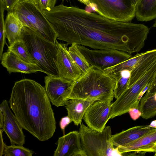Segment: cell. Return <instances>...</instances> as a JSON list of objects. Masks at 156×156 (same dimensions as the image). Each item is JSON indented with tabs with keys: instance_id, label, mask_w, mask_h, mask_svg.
Masks as SVG:
<instances>
[{
	"instance_id": "cell-21",
	"label": "cell",
	"mask_w": 156,
	"mask_h": 156,
	"mask_svg": "<svg viewBox=\"0 0 156 156\" xmlns=\"http://www.w3.org/2000/svg\"><path fill=\"white\" fill-rule=\"evenodd\" d=\"M139 109L141 116L147 119L156 115V92L151 94H144L141 98Z\"/></svg>"
},
{
	"instance_id": "cell-38",
	"label": "cell",
	"mask_w": 156,
	"mask_h": 156,
	"mask_svg": "<svg viewBox=\"0 0 156 156\" xmlns=\"http://www.w3.org/2000/svg\"><path fill=\"white\" fill-rule=\"evenodd\" d=\"M35 5H37V0H31Z\"/></svg>"
},
{
	"instance_id": "cell-33",
	"label": "cell",
	"mask_w": 156,
	"mask_h": 156,
	"mask_svg": "<svg viewBox=\"0 0 156 156\" xmlns=\"http://www.w3.org/2000/svg\"><path fill=\"white\" fill-rule=\"evenodd\" d=\"M4 122V117L2 111H0V129L3 128Z\"/></svg>"
},
{
	"instance_id": "cell-22",
	"label": "cell",
	"mask_w": 156,
	"mask_h": 156,
	"mask_svg": "<svg viewBox=\"0 0 156 156\" xmlns=\"http://www.w3.org/2000/svg\"><path fill=\"white\" fill-rule=\"evenodd\" d=\"M8 47V51L13 52L22 60L27 63L38 66L37 62L31 56L21 40L14 42Z\"/></svg>"
},
{
	"instance_id": "cell-27",
	"label": "cell",
	"mask_w": 156,
	"mask_h": 156,
	"mask_svg": "<svg viewBox=\"0 0 156 156\" xmlns=\"http://www.w3.org/2000/svg\"><path fill=\"white\" fill-rule=\"evenodd\" d=\"M57 0H37V5L42 11L50 10L55 6Z\"/></svg>"
},
{
	"instance_id": "cell-19",
	"label": "cell",
	"mask_w": 156,
	"mask_h": 156,
	"mask_svg": "<svg viewBox=\"0 0 156 156\" xmlns=\"http://www.w3.org/2000/svg\"><path fill=\"white\" fill-rule=\"evenodd\" d=\"M148 52L147 51L137 53L124 62L102 70L106 74L116 80L119 76L122 71L126 69L131 70L133 68L146 56Z\"/></svg>"
},
{
	"instance_id": "cell-34",
	"label": "cell",
	"mask_w": 156,
	"mask_h": 156,
	"mask_svg": "<svg viewBox=\"0 0 156 156\" xmlns=\"http://www.w3.org/2000/svg\"><path fill=\"white\" fill-rule=\"evenodd\" d=\"M79 2L82 3L86 5L87 6H88L90 3V0H78Z\"/></svg>"
},
{
	"instance_id": "cell-11",
	"label": "cell",
	"mask_w": 156,
	"mask_h": 156,
	"mask_svg": "<svg viewBox=\"0 0 156 156\" xmlns=\"http://www.w3.org/2000/svg\"><path fill=\"white\" fill-rule=\"evenodd\" d=\"M57 48V64L59 77L73 81L76 80L83 73L69 55L68 44L59 43L56 40Z\"/></svg>"
},
{
	"instance_id": "cell-16",
	"label": "cell",
	"mask_w": 156,
	"mask_h": 156,
	"mask_svg": "<svg viewBox=\"0 0 156 156\" xmlns=\"http://www.w3.org/2000/svg\"><path fill=\"white\" fill-rule=\"evenodd\" d=\"M1 64L9 73L17 72L30 74L37 72H42L37 65L25 62L9 51L3 54Z\"/></svg>"
},
{
	"instance_id": "cell-32",
	"label": "cell",
	"mask_w": 156,
	"mask_h": 156,
	"mask_svg": "<svg viewBox=\"0 0 156 156\" xmlns=\"http://www.w3.org/2000/svg\"><path fill=\"white\" fill-rule=\"evenodd\" d=\"M3 131L2 129H0V156L3 155V151L5 149V144L4 143L2 137V133Z\"/></svg>"
},
{
	"instance_id": "cell-26",
	"label": "cell",
	"mask_w": 156,
	"mask_h": 156,
	"mask_svg": "<svg viewBox=\"0 0 156 156\" xmlns=\"http://www.w3.org/2000/svg\"><path fill=\"white\" fill-rule=\"evenodd\" d=\"M4 11L5 9H3L0 10V60H1L2 58L5 44H6L7 45L5 41L6 36L5 27V20L4 16Z\"/></svg>"
},
{
	"instance_id": "cell-2",
	"label": "cell",
	"mask_w": 156,
	"mask_h": 156,
	"mask_svg": "<svg viewBox=\"0 0 156 156\" xmlns=\"http://www.w3.org/2000/svg\"><path fill=\"white\" fill-rule=\"evenodd\" d=\"M9 102L23 129L41 141L53 136L56 129L54 113L41 84L29 79L16 82Z\"/></svg>"
},
{
	"instance_id": "cell-41",
	"label": "cell",
	"mask_w": 156,
	"mask_h": 156,
	"mask_svg": "<svg viewBox=\"0 0 156 156\" xmlns=\"http://www.w3.org/2000/svg\"><path fill=\"white\" fill-rule=\"evenodd\" d=\"M65 0H62V1L63 2Z\"/></svg>"
},
{
	"instance_id": "cell-30",
	"label": "cell",
	"mask_w": 156,
	"mask_h": 156,
	"mask_svg": "<svg viewBox=\"0 0 156 156\" xmlns=\"http://www.w3.org/2000/svg\"><path fill=\"white\" fill-rule=\"evenodd\" d=\"M128 112L132 119L135 120L141 116V112L139 108L134 107L131 108Z\"/></svg>"
},
{
	"instance_id": "cell-13",
	"label": "cell",
	"mask_w": 156,
	"mask_h": 156,
	"mask_svg": "<svg viewBox=\"0 0 156 156\" xmlns=\"http://www.w3.org/2000/svg\"><path fill=\"white\" fill-rule=\"evenodd\" d=\"M54 156H87L82 149L79 131H71L58 138Z\"/></svg>"
},
{
	"instance_id": "cell-23",
	"label": "cell",
	"mask_w": 156,
	"mask_h": 156,
	"mask_svg": "<svg viewBox=\"0 0 156 156\" xmlns=\"http://www.w3.org/2000/svg\"><path fill=\"white\" fill-rule=\"evenodd\" d=\"M68 51L75 63L83 73L86 72L89 69L90 65L78 48L77 44H72L69 47Z\"/></svg>"
},
{
	"instance_id": "cell-7",
	"label": "cell",
	"mask_w": 156,
	"mask_h": 156,
	"mask_svg": "<svg viewBox=\"0 0 156 156\" xmlns=\"http://www.w3.org/2000/svg\"><path fill=\"white\" fill-rule=\"evenodd\" d=\"M92 11L110 19L130 23L135 16L136 5L133 0H90Z\"/></svg>"
},
{
	"instance_id": "cell-28",
	"label": "cell",
	"mask_w": 156,
	"mask_h": 156,
	"mask_svg": "<svg viewBox=\"0 0 156 156\" xmlns=\"http://www.w3.org/2000/svg\"><path fill=\"white\" fill-rule=\"evenodd\" d=\"M4 3L5 10L7 12H12L14 7L20 0H1Z\"/></svg>"
},
{
	"instance_id": "cell-9",
	"label": "cell",
	"mask_w": 156,
	"mask_h": 156,
	"mask_svg": "<svg viewBox=\"0 0 156 156\" xmlns=\"http://www.w3.org/2000/svg\"><path fill=\"white\" fill-rule=\"evenodd\" d=\"M74 81L64 78L48 75L44 77V88L53 105L64 106L69 100Z\"/></svg>"
},
{
	"instance_id": "cell-4",
	"label": "cell",
	"mask_w": 156,
	"mask_h": 156,
	"mask_svg": "<svg viewBox=\"0 0 156 156\" xmlns=\"http://www.w3.org/2000/svg\"><path fill=\"white\" fill-rule=\"evenodd\" d=\"M21 40L42 72L48 76L59 77L55 43L44 39L32 29L25 26L22 29Z\"/></svg>"
},
{
	"instance_id": "cell-3",
	"label": "cell",
	"mask_w": 156,
	"mask_h": 156,
	"mask_svg": "<svg viewBox=\"0 0 156 156\" xmlns=\"http://www.w3.org/2000/svg\"><path fill=\"white\" fill-rule=\"evenodd\" d=\"M116 82L114 78L98 68L90 66L74 82L69 99L112 101Z\"/></svg>"
},
{
	"instance_id": "cell-14",
	"label": "cell",
	"mask_w": 156,
	"mask_h": 156,
	"mask_svg": "<svg viewBox=\"0 0 156 156\" xmlns=\"http://www.w3.org/2000/svg\"><path fill=\"white\" fill-rule=\"evenodd\" d=\"M156 144V129L125 146L116 147L119 155H136L153 152Z\"/></svg>"
},
{
	"instance_id": "cell-24",
	"label": "cell",
	"mask_w": 156,
	"mask_h": 156,
	"mask_svg": "<svg viewBox=\"0 0 156 156\" xmlns=\"http://www.w3.org/2000/svg\"><path fill=\"white\" fill-rule=\"evenodd\" d=\"M131 71L127 69L122 71L119 77L116 80V82L114 90L115 98H117L127 89Z\"/></svg>"
},
{
	"instance_id": "cell-12",
	"label": "cell",
	"mask_w": 156,
	"mask_h": 156,
	"mask_svg": "<svg viewBox=\"0 0 156 156\" xmlns=\"http://www.w3.org/2000/svg\"><path fill=\"white\" fill-rule=\"evenodd\" d=\"M0 111L4 117L2 130L7 135L11 144L23 145L25 141L23 128L10 109L6 100H3L0 104Z\"/></svg>"
},
{
	"instance_id": "cell-31",
	"label": "cell",
	"mask_w": 156,
	"mask_h": 156,
	"mask_svg": "<svg viewBox=\"0 0 156 156\" xmlns=\"http://www.w3.org/2000/svg\"><path fill=\"white\" fill-rule=\"evenodd\" d=\"M156 92V74L144 94H151Z\"/></svg>"
},
{
	"instance_id": "cell-10",
	"label": "cell",
	"mask_w": 156,
	"mask_h": 156,
	"mask_svg": "<svg viewBox=\"0 0 156 156\" xmlns=\"http://www.w3.org/2000/svg\"><path fill=\"white\" fill-rule=\"evenodd\" d=\"M111 102L97 101L89 106L83 118L88 126L99 131L103 130L109 120Z\"/></svg>"
},
{
	"instance_id": "cell-35",
	"label": "cell",
	"mask_w": 156,
	"mask_h": 156,
	"mask_svg": "<svg viewBox=\"0 0 156 156\" xmlns=\"http://www.w3.org/2000/svg\"><path fill=\"white\" fill-rule=\"evenodd\" d=\"M150 124L154 127L156 128V120L152 122Z\"/></svg>"
},
{
	"instance_id": "cell-6",
	"label": "cell",
	"mask_w": 156,
	"mask_h": 156,
	"mask_svg": "<svg viewBox=\"0 0 156 156\" xmlns=\"http://www.w3.org/2000/svg\"><path fill=\"white\" fill-rule=\"evenodd\" d=\"M79 133L82 147L87 156H108L117 152L112 143L111 128L107 126L102 131L90 128L82 122Z\"/></svg>"
},
{
	"instance_id": "cell-1",
	"label": "cell",
	"mask_w": 156,
	"mask_h": 156,
	"mask_svg": "<svg viewBox=\"0 0 156 156\" xmlns=\"http://www.w3.org/2000/svg\"><path fill=\"white\" fill-rule=\"evenodd\" d=\"M43 13L57 39L68 44L75 43L94 49H116L131 54L144 46L146 33L142 24L118 22L63 4Z\"/></svg>"
},
{
	"instance_id": "cell-20",
	"label": "cell",
	"mask_w": 156,
	"mask_h": 156,
	"mask_svg": "<svg viewBox=\"0 0 156 156\" xmlns=\"http://www.w3.org/2000/svg\"><path fill=\"white\" fill-rule=\"evenodd\" d=\"M135 16L140 21L156 19V0H140L136 5Z\"/></svg>"
},
{
	"instance_id": "cell-29",
	"label": "cell",
	"mask_w": 156,
	"mask_h": 156,
	"mask_svg": "<svg viewBox=\"0 0 156 156\" xmlns=\"http://www.w3.org/2000/svg\"><path fill=\"white\" fill-rule=\"evenodd\" d=\"M72 122L71 119L68 115L64 117L61 118L59 122V125L64 135L65 134V128Z\"/></svg>"
},
{
	"instance_id": "cell-17",
	"label": "cell",
	"mask_w": 156,
	"mask_h": 156,
	"mask_svg": "<svg viewBox=\"0 0 156 156\" xmlns=\"http://www.w3.org/2000/svg\"><path fill=\"white\" fill-rule=\"evenodd\" d=\"M95 100L91 99H73L66 103L68 116L77 126L80 124L84 115L89 106Z\"/></svg>"
},
{
	"instance_id": "cell-37",
	"label": "cell",
	"mask_w": 156,
	"mask_h": 156,
	"mask_svg": "<svg viewBox=\"0 0 156 156\" xmlns=\"http://www.w3.org/2000/svg\"><path fill=\"white\" fill-rule=\"evenodd\" d=\"M153 152H155L156 151V144L153 148Z\"/></svg>"
},
{
	"instance_id": "cell-36",
	"label": "cell",
	"mask_w": 156,
	"mask_h": 156,
	"mask_svg": "<svg viewBox=\"0 0 156 156\" xmlns=\"http://www.w3.org/2000/svg\"><path fill=\"white\" fill-rule=\"evenodd\" d=\"M140 0H133L134 3H135V5L137 4L140 1Z\"/></svg>"
},
{
	"instance_id": "cell-39",
	"label": "cell",
	"mask_w": 156,
	"mask_h": 156,
	"mask_svg": "<svg viewBox=\"0 0 156 156\" xmlns=\"http://www.w3.org/2000/svg\"><path fill=\"white\" fill-rule=\"evenodd\" d=\"M153 26L154 27H156V20L155 21L154 23V24Z\"/></svg>"
},
{
	"instance_id": "cell-15",
	"label": "cell",
	"mask_w": 156,
	"mask_h": 156,
	"mask_svg": "<svg viewBox=\"0 0 156 156\" xmlns=\"http://www.w3.org/2000/svg\"><path fill=\"white\" fill-rule=\"evenodd\" d=\"M156 129L151 124L135 126L112 135V143L116 147H124Z\"/></svg>"
},
{
	"instance_id": "cell-40",
	"label": "cell",
	"mask_w": 156,
	"mask_h": 156,
	"mask_svg": "<svg viewBox=\"0 0 156 156\" xmlns=\"http://www.w3.org/2000/svg\"><path fill=\"white\" fill-rule=\"evenodd\" d=\"M154 155L156 156V151L155 152V154Z\"/></svg>"
},
{
	"instance_id": "cell-18",
	"label": "cell",
	"mask_w": 156,
	"mask_h": 156,
	"mask_svg": "<svg viewBox=\"0 0 156 156\" xmlns=\"http://www.w3.org/2000/svg\"><path fill=\"white\" fill-rule=\"evenodd\" d=\"M23 25L17 16L13 12H8L5 21L6 38L10 45L21 40Z\"/></svg>"
},
{
	"instance_id": "cell-8",
	"label": "cell",
	"mask_w": 156,
	"mask_h": 156,
	"mask_svg": "<svg viewBox=\"0 0 156 156\" xmlns=\"http://www.w3.org/2000/svg\"><path fill=\"white\" fill-rule=\"evenodd\" d=\"M77 46L90 66H95L102 70L132 57L131 54L116 49L91 50L83 45Z\"/></svg>"
},
{
	"instance_id": "cell-25",
	"label": "cell",
	"mask_w": 156,
	"mask_h": 156,
	"mask_svg": "<svg viewBox=\"0 0 156 156\" xmlns=\"http://www.w3.org/2000/svg\"><path fill=\"white\" fill-rule=\"evenodd\" d=\"M34 152L32 150L23 147V145L11 144H5L3 155L5 156H32Z\"/></svg>"
},
{
	"instance_id": "cell-5",
	"label": "cell",
	"mask_w": 156,
	"mask_h": 156,
	"mask_svg": "<svg viewBox=\"0 0 156 156\" xmlns=\"http://www.w3.org/2000/svg\"><path fill=\"white\" fill-rule=\"evenodd\" d=\"M23 26L32 29L44 39L54 44L57 34L42 11L31 0H20L12 11Z\"/></svg>"
}]
</instances>
